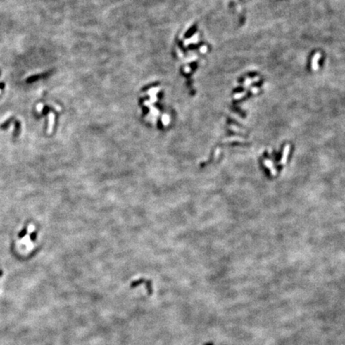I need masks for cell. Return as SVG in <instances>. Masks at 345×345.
<instances>
[{"mask_svg":"<svg viewBox=\"0 0 345 345\" xmlns=\"http://www.w3.org/2000/svg\"><path fill=\"white\" fill-rule=\"evenodd\" d=\"M0 74H1V73H0Z\"/></svg>","mask_w":345,"mask_h":345,"instance_id":"5","label":"cell"},{"mask_svg":"<svg viewBox=\"0 0 345 345\" xmlns=\"http://www.w3.org/2000/svg\"><path fill=\"white\" fill-rule=\"evenodd\" d=\"M27 233V228H24L23 230H22L21 232L18 233V237L19 238H23L25 236H26V234Z\"/></svg>","mask_w":345,"mask_h":345,"instance_id":"1","label":"cell"},{"mask_svg":"<svg viewBox=\"0 0 345 345\" xmlns=\"http://www.w3.org/2000/svg\"><path fill=\"white\" fill-rule=\"evenodd\" d=\"M2 273H3V272H2V271H0V277H1V275H2Z\"/></svg>","mask_w":345,"mask_h":345,"instance_id":"4","label":"cell"},{"mask_svg":"<svg viewBox=\"0 0 345 345\" xmlns=\"http://www.w3.org/2000/svg\"><path fill=\"white\" fill-rule=\"evenodd\" d=\"M36 237H37V232H32L31 234H30V240L31 241H35L36 240Z\"/></svg>","mask_w":345,"mask_h":345,"instance_id":"2","label":"cell"},{"mask_svg":"<svg viewBox=\"0 0 345 345\" xmlns=\"http://www.w3.org/2000/svg\"><path fill=\"white\" fill-rule=\"evenodd\" d=\"M4 86H5V84H4V82H1V83H0V89H3V88H4Z\"/></svg>","mask_w":345,"mask_h":345,"instance_id":"3","label":"cell"}]
</instances>
